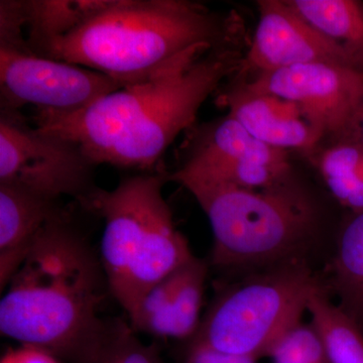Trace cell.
I'll return each instance as SVG.
<instances>
[{
  "mask_svg": "<svg viewBox=\"0 0 363 363\" xmlns=\"http://www.w3.org/2000/svg\"><path fill=\"white\" fill-rule=\"evenodd\" d=\"M233 40L145 82L124 86L70 114L35 111L40 130L71 140L95 166L149 172L225 79L241 68Z\"/></svg>",
  "mask_w": 363,
  "mask_h": 363,
  "instance_id": "1",
  "label": "cell"
},
{
  "mask_svg": "<svg viewBox=\"0 0 363 363\" xmlns=\"http://www.w3.org/2000/svg\"><path fill=\"white\" fill-rule=\"evenodd\" d=\"M0 301V332L67 363H84L111 295L99 252L66 211L45 226Z\"/></svg>",
  "mask_w": 363,
  "mask_h": 363,
  "instance_id": "2",
  "label": "cell"
},
{
  "mask_svg": "<svg viewBox=\"0 0 363 363\" xmlns=\"http://www.w3.org/2000/svg\"><path fill=\"white\" fill-rule=\"evenodd\" d=\"M233 25L185 0H100L74 30L35 52L105 74L124 86L145 82L233 40Z\"/></svg>",
  "mask_w": 363,
  "mask_h": 363,
  "instance_id": "3",
  "label": "cell"
},
{
  "mask_svg": "<svg viewBox=\"0 0 363 363\" xmlns=\"http://www.w3.org/2000/svg\"><path fill=\"white\" fill-rule=\"evenodd\" d=\"M166 176L188 190L206 214L213 233L210 266L238 274L307 260L319 234V212L293 179L253 190L175 171Z\"/></svg>",
  "mask_w": 363,
  "mask_h": 363,
  "instance_id": "4",
  "label": "cell"
},
{
  "mask_svg": "<svg viewBox=\"0 0 363 363\" xmlns=\"http://www.w3.org/2000/svg\"><path fill=\"white\" fill-rule=\"evenodd\" d=\"M166 173L125 177L83 205L104 219L98 252L111 297L128 317L155 284L194 257L162 195Z\"/></svg>",
  "mask_w": 363,
  "mask_h": 363,
  "instance_id": "5",
  "label": "cell"
},
{
  "mask_svg": "<svg viewBox=\"0 0 363 363\" xmlns=\"http://www.w3.org/2000/svg\"><path fill=\"white\" fill-rule=\"evenodd\" d=\"M322 290L326 285L308 260L260 269L219 290L191 340L230 354L269 357Z\"/></svg>",
  "mask_w": 363,
  "mask_h": 363,
  "instance_id": "6",
  "label": "cell"
},
{
  "mask_svg": "<svg viewBox=\"0 0 363 363\" xmlns=\"http://www.w3.org/2000/svg\"><path fill=\"white\" fill-rule=\"evenodd\" d=\"M96 167L76 143L30 126L18 111H0V184L83 207L99 188Z\"/></svg>",
  "mask_w": 363,
  "mask_h": 363,
  "instance_id": "7",
  "label": "cell"
},
{
  "mask_svg": "<svg viewBox=\"0 0 363 363\" xmlns=\"http://www.w3.org/2000/svg\"><path fill=\"white\" fill-rule=\"evenodd\" d=\"M245 90L297 105L322 140H354L363 101V71L334 64H306L262 72Z\"/></svg>",
  "mask_w": 363,
  "mask_h": 363,
  "instance_id": "8",
  "label": "cell"
},
{
  "mask_svg": "<svg viewBox=\"0 0 363 363\" xmlns=\"http://www.w3.org/2000/svg\"><path fill=\"white\" fill-rule=\"evenodd\" d=\"M124 87L85 67L0 50V96L2 111L33 105L37 111L70 114Z\"/></svg>",
  "mask_w": 363,
  "mask_h": 363,
  "instance_id": "9",
  "label": "cell"
},
{
  "mask_svg": "<svg viewBox=\"0 0 363 363\" xmlns=\"http://www.w3.org/2000/svg\"><path fill=\"white\" fill-rule=\"evenodd\" d=\"M257 6L259 23L238 73L259 74L315 63L362 70L350 52L315 30L286 0H259Z\"/></svg>",
  "mask_w": 363,
  "mask_h": 363,
  "instance_id": "10",
  "label": "cell"
},
{
  "mask_svg": "<svg viewBox=\"0 0 363 363\" xmlns=\"http://www.w3.org/2000/svg\"><path fill=\"white\" fill-rule=\"evenodd\" d=\"M209 262L193 257L143 295L128 322L136 333L157 339L191 340L201 324Z\"/></svg>",
  "mask_w": 363,
  "mask_h": 363,
  "instance_id": "11",
  "label": "cell"
},
{
  "mask_svg": "<svg viewBox=\"0 0 363 363\" xmlns=\"http://www.w3.org/2000/svg\"><path fill=\"white\" fill-rule=\"evenodd\" d=\"M219 104L255 138L269 147L314 155L322 142L300 108L288 100L234 87L221 94Z\"/></svg>",
  "mask_w": 363,
  "mask_h": 363,
  "instance_id": "12",
  "label": "cell"
},
{
  "mask_svg": "<svg viewBox=\"0 0 363 363\" xmlns=\"http://www.w3.org/2000/svg\"><path fill=\"white\" fill-rule=\"evenodd\" d=\"M66 211L60 200L0 184V290L4 292L43 229Z\"/></svg>",
  "mask_w": 363,
  "mask_h": 363,
  "instance_id": "13",
  "label": "cell"
},
{
  "mask_svg": "<svg viewBox=\"0 0 363 363\" xmlns=\"http://www.w3.org/2000/svg\"><path fill=\"white\" fill-rule=\"evenodd\" d=\"M193 133L180 168L204 169L234 162L291 166L289 152L260 142L229 113Z\"/></svg>",
  "mask_w": 363,
  "mask_h": 363,
  "instance_id": "14",
  "label": "cell"
},
{
  "mask_svg": "<svg viewBox=\"0 0 363 363\" xmlns=\"http://www.w3.org/2000/svg\"><path fill=\"white\" fill-rule=\"evenodd\" d=\"M288 1V0H286ZM315 30L340 45L363 70V4L357 0H289Z\"/></svg>",
  "mask_w": 363,
  "mask_h": 363,
  "instance_id": "15",
  "label": "cell"
},
{
  "mask_svg": "<svg viewBox=\"0 0 363 363\" xmlns=\"http://www.w3.org/2000/svg\"><path fill=\"white\" fill-rule=\"evenodd\" d=\"M329 289L363 331V211L353 213L339 233Z\"/></svg>",
  "mask_w": 363,
  "mask_h": 363,
  "instance_id": "16",
  "label": "cell"
},
{
  "mask_svg": "<svg viewBox=\"0 0 363 363\" xmlns=\"http://www.w3.org/2000/svg\"><path fill=\"white\" fill-rule=\"evenodd\" d=\"M314 164L334 199L353 213L363 211V143H330L315 152Z\"/></svg>",
  "mask_w": 363,
  "mask_h": 363,
  "instance_id": "17",
  "label": "cell"
},
{
  "mask_svg": "<svg viewBox=\"0 0 363 363\" xmlns=\"http://www.w3.org/2000/svg\"><path fill=\"white\" fill-rule=\"evenodd\" d=\"M311 325L320 337L329 363H363V331L327 290L319 291L308 303Z\"/></svg>",
  "mask_w": 363,
  "mask_h": 363,
  "instance_id": "18",
  "label": "cell"
},
{
  "mask_svg": "<svg viewBox=\"0 0 363 363\" xmlns=\"http://www.w3.org/2000/svg\"><path fill=\"white\" fill-rule=\"evenodd\" d=\"M98 1L68 0H26L23 1L26 39L35 55L51 40L70 33L98 6Z\"/></svg>",
  "mask_w": 363,
  "mask_h": 363,
  "instance_id": "19",
  "label": "cell"
},
{
  "mask_svg": "<svg viewBox=\"0 0 363 363\" xmlns=\"http://www.w3.org/2000/svg\"><path fill=\"white\" fill-rule=\"evenodd\" d=\"M85 363H166L156 345L143 343L130 322L107 318Z\"/></svg>",
  "mask_w": 363,
  "mask_h": 363,
  "instance_id": "20",
  "label": "cell"
},
{
  "mask_svg": "<svg viewBox=\"0 0 363 363\" xmlns=\"http://www.w3.org/2000/svg\"><path fill=\"white\" fill-rule=\"evenodd\" d=\"M269 357L274 363H329L314 327L302 321L279 339Z\"/></svg>",
  "mask_w": 363,
  "mask_h": 363,
  "instance_id": "21",
  "label": "cell"
},
{
  "mask_svg": "<svg viewBox=\"0 0 363 363\" xmlns=\"http://www.w3.org/2000/svg\"><path fill=\"white\" fill-rule=\"evenodd\" d=\"M0 50L33 54L26 39V20L23 1L0 2Z\"/></svg>",
  "mask_w": 363,
  "mask_h": 363,
  "instance_id": "22",
  "label": "cell"
},
{
  "mask_svg": "<svg viewBox=\"0 0 363 363\" xmlns=\"http://www.w3.org/2000/svg\"><path fill=\"white\" fill-rule=\"evenodd\" d=\"M255 358L221 352L204 344L189 340L183 351V363H257Z\"/></svg>",
  "mask_w": 363,
  "mask_h": 363,
  "instance_id": "23",
  "label": "cell"
},
{
  "mask_svg": "<svg viewBox=\"0 0 363 363\" xmlns=\"http://www.w3.org/2000/svg\"><path fill=\"white\" fill-rule=\"evenodd\" d=\"M61 360L35 346L21 345L4 353L0 363H61Z\"/></svg>",
  "mask_w": 363,
  "mask_h": 363,
  "instance_id": "24",
  "label": "cell"
},
{
  "mask_svg": "<svg viewBox=\"0 0 363 363\" xmlns=\"http://www.w3.org/2000/svg\"><path fill=\"white\" fill-rule=\"evenodd\" d=\"M354 140H359V142L363 143V101L362 107H360L359 114H358Z\"/></svg>",
  "mask_w": 363,
  "mask_h": 363,
  "instance_id": "25",
  "label": "cell"
}]
</instances>
